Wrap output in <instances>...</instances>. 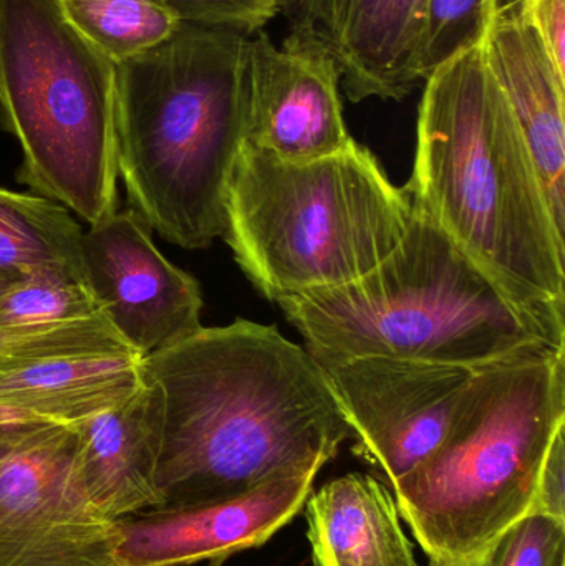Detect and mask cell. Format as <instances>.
Listing matches in <instances>:
<instances>
[{"label":"cell","instance_id":"1","mask_svg":"<svg viewBox=\"0 0 565 566\" xmlns=\"http://www.w3.org/2000/svg\"><path fill=\"white\" fill-rule=\"evenodd\" d=\"M158 509L317 472L352 438L325 369L278 326L238 318L145 356Z\"/></svg>","mask_w":565,"mask_h":566},{"label":"cell","instance_id":"2","mask_svg":"<svg viewBox=\"0 0 565 566\" xmlns=\"http://www.w3.org/2000/svg\"><path fill=\"white\" fill-rule=\"evenodd\" d=\"M425 82L404 188L414 211L517 305L565 322V232L483 45Z\"/></svg>","mask_w":565,"mask_h":566},{"label":"cell","instance_id":"3","mask_svg":"<svg viewBox=\"0 0 565 566\" xmlns=\"http://www.w3.org/2000/svg\"><path fill=\"white\" fill-rule=\"evenodd\" d=\"M251 35L179 23L161 45L116 63V171L129 209L186 251L226 229V198L248 139Z\"/></svg>","mask_w":565,"mask_h":566},{"label":"cell","instance_id":"4","mask_svg":"<svg viewBox=\"0 0 565 566\" xmlns=\"http://www.w3.org/2000/svg\"><path fill=\"white\" fill-rule=\"evenodd\" d=\"M278 303L322 368L365 356L480 368L565 349V322L517 305L415 211L400 244L364 277Z\"/></svg>","mask_w":565,"mask_h":566},{"label":"cell","instance_id":"5","mask_svg":"<svg viewBox=\"0 0 565 566\" xmlns=\"http://www.w3.org/2000/svg\"><path fill=\"white\" fill-rule=\"evenodd\" d=\"M565 431V349L481 366L440 448L394 485L430 566H484L536 509L541 472Z\"/></svg>","mask_w":565,"mask_h":566},{"label":"cell","instance_id":"6","mask_svg":"<svg viewBox=\"0 0 565 566\" xmlns=\"http://www.w3.org/2000/svg\"><path fill=\"white\" fill-rule=\"evenodd\" d=\"M410 196L357 142L314 161L245 143L226 198L222 238L252 285L278 303L364 277L400 244Z\"/></svg>","mask_w":565,"mask_h":566},{"label":"cell","instance_id":"7","mask_svg":"<svg viewBox=\"0 0 565 566\" xmlns=\"http://www.w3.org/2000/svg\"><path fill=\"white\" fill-rule=\"evenodd\" d=\"M116 65L56 0H0V126L19 182L92 226L118 211Z\"/></svg>","mask_w":565,"mask_h":566},{"label":"cell","instance_id":"8","mask_svg":"<svg viewBox=\"0 0 565 566\" xmlns=\"http://www.w3.org/2000/svg\"><path fill=\"white\" fill-rule=\"evenodd\" d=\"M0 566H125L96 509L72 426L0 419Z\"/></svg>","mask_w":565,"mask_h":566},{"label":"cell","instance_id":"9","mask_svg":"<svg viewBox=\"0 0 565 566\" xmlns=\"http://www.w3.org/2000/svg\"><path fill=\"white\" fill-rule=\"evenodd\" d=\"M324 369L357 439L355 454L390 489L440 448L478 371L385 356Z\"/></svg>","mask_w":565,"mask_h":566},{"label":"cell","instance_id":"10","mask_svg":"<svg viewBox=\"0 0 565 566\" xmlns=\"http://www.w3.org/2000/svg\"><path fill=\"white\" fill-rule=\"evenodd\" d=\"M82 261L106 318L143 358L201 328V286L159 252L133 209L83 232Z\"/></svg>","mask_w":565,"mask_h":566},{"label":"cell","instance_id":"11","mask_svg":"<svg viewBox=\"0 0 565 566\" xmlns=\"http://www.w3.org/2000/svg\"><path fill=\"white\" fill-rule=\"evenodd\" d=\"M338 85L337 63L317 39L292 29L275 46L259 30L249 42L245 143L292 163L347 148Z\"/></svg>","mask_w":565,"mask_h":566},{"label":"cell","instance_id":"12","mask_svg":"<svg viewBox=\"0 0 565 566\" xmlns=\"http://www.w3.org/2000/svg\"><path fill=\"white\" fill-rule=\"evenodd\" d=\"M315 475H289L234 497L119 518V557L125 566L219 564L261 547L302 511L314 492Z\"/></svg>","mask_w":565,"mask_h":566},{"label":"cell","instance_id":"13","mask_svg":"<svg viewBox=\"0 0 565 566\" xmlns=\"http://www.w3.org/2000/svg\"><path fill=\"white\" fill-rule=\"evenodd\" d=\"M292 29L337 63L352 102L404 99L421 82L427 0H285Z\"/></svg>","mask_w":565,"mask_h":566},{"label":"cell","instance_id":"14","mask_svg":"<svg viewBox=\"0 0 565 566\" xmlns=\"http://www.w3.org/2000/svg\"><path fill=\"white\" fill-rule=\"evenodd\" d=\"M483 49L533 156L551 214L565 232V78L516 2L498 9Z\"/></svg>","mask_w":565,"mask_h":566},{"label":"cell","instance_id":"15","mask_svg":"<svg viewBox=\"0 0 565 566\" xmlns=\"http://www.w3.org/2000/svg\"><path fill=\"white\" fill-rule=\"evenodd\" d=\"M136 353H66L0 361V419L73 426L142 388Z\"/></svg>","mask_w":565,"mask_h":566},{"label":"cell","instance_id":"16","mask_svg":"<svg viewBox=\"0 0 565 566\" xmlns=\"http://www.w3.org/2000/svg\"><path fill=\"white\" fill-rule=\"evenodd\" d=\"M314 566H418L390 488L352 472L304 504Z\"/></svg>","mask_w":565,"mask_h":566},{"label":"cell","instance_id":"17","mask_svg":"<svg viewBox=\"0 0 565 566\" xmlns=\"http://www.w3.org/2000/svg\"><path fill=\"white\" fill-rule=\"evenodd\" d=\"M90 499L113 521L158 509L156 424L148 389L72 426Z\"/></svg>","mask_w":565,"mask_h":566},{"label":"cell","instance_id":"18","mask_svg":"<svg viewBox=\"0 0 565 566\" xmlns=\"http://www.w3.org/2000/svg\"><path fill=\"white\" fill-rule=\"evenodd\" d=\"M83 231L69 209L43 196L0 188V275L15 281L42 272L85 277Z\"/></svg>","mask_w":565,"mask_h":566},{"label":"cell","instance_id":"19","mask_svg":"<svg viewBox=\"0 0 565 566\" xmlns=\"http://www.w3.org/2000/svg\"><path fill=\"white\" fill-rule=\"evenodd\" d=\"M56 2L70 25L115 65L161 45L181 23L161 0Z\"/></svg>","mask_w":565,"mask_h":566},{"label":"cell","instance_id":"20","mask_svg":"<svg viewBox=\"0 0 565 566\" xmlns=\"http://www.w3.org/2000/svg\"><path fill=\"white\" fill-rule=\"evenodd\" d=\"M102 316L85 277L66 272L15 279L0 292V338L60 332Z\"/></svg>","mask_w":565,"mask_h":566},{"label":"cell","instance_id":"21","mask_svg":"<svg viewBox=\"0 0 565 566\" xmlns=\"http://www.w3.org/2000/svg\"><path fill=\"white\" fill-rule=\"evenodd\" d=\"M500 7L501 0H427L421 80L454 56L483 45Z\"/></svg>","mask_w":565,"mask_h":566},{"label":"cell","instance_id":"22","mask_svg":"<svg viewBox=\"0 0 565 566\" xmlns=\"http://www.w3.org/2000/svg\"><path fill=\"white\" fill-rule=\"evenodd\" d=\"M484 566H565V521L533 512L500 538Z\"/></svg>","mask_w":565,"mask_h":566},{"label":"cell","instance_id":"23","mask_svg":"<svg viewBox=\"0 0 565 566\" xmlns=\"http://www.w3.org/2000/svg\"><path fill=\"white\" fill-rule=\"evenodd\" d=\"M181 22L254 35L281 10V0H161Z\"/></svg>","mask_w":565,"mask_h":566},{"label":"cell","instance_id":"24","mask_svg":"<svg viewBox=\"0 0 565 566\" xmlns=\"http://www.w3.org/2000/svg\"><path fill=\"white\" fill-rule=\"evenodd\" d=\"M521 17L540 36L554 69L565 78V0H516Z\"/></svg>","mask_w":565,"mask_h":566},{"label":"cell","instance_id":"25","mask_svg":"<svg viewBox=\"0 0 565 566\" xmlns=\"http://www.w3.org/2000/svg\"><path fill=\"white\" fill-rule=\"evenodd\" d=\"M565 441L564 431L554 439L541 472L534 512L565 521Z\"/></svg>","mask_w":565,"mask_h":566},{"label":"cell","instance_id":"26","mask_svg":"<svg viewBox=\"0 0 565 566\" xmlns=\"http://www.w3.org/2000/svg\"><path fill=\"white\" fill-rule=\"evenodd\" d=\"M10 282H12L10 281V279L2 277V275H0V292H2V290L6 289V286L9 285Z\"/></svg>","mask_w":565,"mask_h":566},{"label":"cell","instance_id":"27","mask_svg":"<svg viewBox=\"0 0 565 566\" xmlns=\"http://www.w3.org/2000/svg\"><path fill=\"white\" fill-rule=\"evenodd\" d=\"M284 2H285V0H281V3H284Z\"/></svg>","mask_w":565,"mask_h":566}]
</instances>
